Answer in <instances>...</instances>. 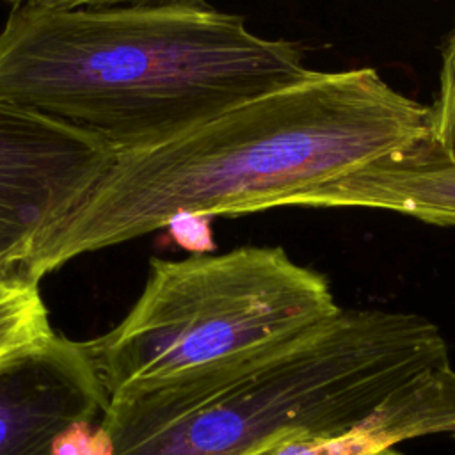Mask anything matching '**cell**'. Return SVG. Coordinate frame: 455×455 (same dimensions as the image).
<instances>
[{"label":"cell","mask_w":455,"mask_h":455,"mask_svg":"<svg viewBox=\"0 0 455 455\" xmlns=\"http://www.w3.org/2000/svg\"><path fill=\"white\" fill-rule=\"evenodd\" d=\"M432 144V112L377 69L313 71L144 153L114 156L37 242L32 284L181 217L302 206L316 188Z\"/></svg>","instance_id":"6da1fadb"},{"label":"cell","mask_w":455,"mask_h":455,"mask_svg":"<svg viewBox=\"0 0 455 455\" xmlns=\"http://www.w3.org/2000/svg\"><path fill=\"white\" fill-rule=\"evenodd\" d=\"M304 50L206 4L14 5L0 28V98L114 156L160 148L300 80Z\"/></svg>","instance_id":"7a4b0ae2"},{"label":"cell","mask_w":455,"mask_h":455,"mask_svg":"<svg viewBox=\"0 0 455 455\" xmlns=\"http://www.w3.org/2000/svg\"><path fill=\"white\" fill-rule=\"evenodd\" d=\"M446 363L428 318L339 309L242 359L108 398L100 427L110 455H270L354 430L393 391Z\"/></svg>","instance_id":"3957f363"},{"label":"cell","mask_w":455,"mask_h":455,"mask_svg":"<svg viewBox=\"0 0 455 455\" xmlns=\"http://www.w3.org/2000/svg\"><path fill=\"white\" fill-rule=\"evenodd\" d=\"M339 309L325 275L281 247L153 258L128 315L82 343L114 398L242 359Z\"/></svg>","instance_id":"277c9868"},{"label":"cell","mask_w":455,"mask_h":455,"mask_svg":"<svg viewBox=\"0 0 455 455\" xmlns=\"http://www.w3.org/2000/svg\"><path fill=\"white\" fill-rule=\"evenodd\" d=\"M112 160L92 137L0 98L2 283L30 284L27 267L37 242L87 196Z\"/></svg>","instance_id":"5b68a950"},{"label":"cell","mask_w":455,"mask_h":455,"mask_svg":"<svg viewBox=\"0 0 455 455\" xmlns=\"http://www.w3.org/2000/svg\"><path fill=\"white\" fill-rule=\"evenodd\" d=\"M107 405L84 343L55 334L0 364V455H55L60 434L101 419Z\"/></svg>","instance_id":"8992f818"},{"label":"cell","mask_w":455,"mask_h":455,"mask_svg":"<svg viewBox=\"0 0 455 455\" xmlns=\"http://www.w3.org/2000/svg\"><path fill=\"white\" fill-rule=\"evenodd\" d=\"M302 206L387 210L428 224L455 226V162L428 144L320 187Z\"/></svg>","instance_id":"52a82bcc"},{"label":"cell","mask_w":455,"mask_h":455,"mask_svg":"<svg viewBox=\"0 0 455 455\" xmlns=\"http://www.w3.org/2000/svg\"><path fill=\"white\" fill-rule=\"evenodd\" d=\"M55 336L39 286L0 281V364Z\"/></svg>","instance_id":"ba28073f"},{"label":"cell","mask_w":455,"mask_h":455,"mask_svg":"<svg viewBox=\"0 0 455 455\" xmlns=\"http://www.w3.org/2000/svg\"><path fill=\"white\" fill-rule=\"evenodd\" d=\"M395 446V437L373 416H368L347 434L291 443L270 455H377Z\"/></svg>","instance_id":"9c48e42d"},{"label":"cell","mask_w":455,"mask_h":455,"mask_svg":"<svg viewBox=\"0 0 455 455\" xmlns=\"http://www.w3.org/2000/svg\"><path fill=\"white\" fill-rule=\"evenodd\" d=\"M430 112L432 144L443 158L455 162V25L443 50L439 87Z\"/></svg>","instance_id":"30bf717a"},{"label":"cell","mask_w":455,"mask_h":455,"mask_svg":"<svg viewBox=\"0 0 455 455\" xmlns=\"http://www.w3.org/2000/svg\"><path fill=\"white\" fill-rule=\"evenodd\" d=\"M57 7H112V5H148V4H204V0H34Z\"/></svg>","instance_id":"8fae6325"},{"label":"cell","mask_w":455,"mask_h":455,"mask_svg":"<svg viewBox=\"0 0 455 455\" xmlns=\"http://www.w3.org/2000/svg\"><path fill=\"white\" fill-rule=\"evenodd\" d=\"M0 2H5L9 5H21V4H28V2H34V0H0Z\"/></svg>","instance_id":"7c38bea8"},{"label":"cell","mask_w":455,"mask_h":455,"mask_svg":"<svg viewBox=\"0 0 455 455\" xmlns=\"http://www.w3.org/2000/svg\"><path fill=\"white\" fill-rule=\"evenodd\" d=\"M377 455H403V453L396 451L395 448H389V450H384V451H380V453H377Z\"/></svg>","instance_id":"4fadbf2b"}]
</instances>
